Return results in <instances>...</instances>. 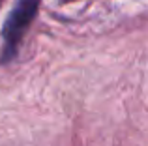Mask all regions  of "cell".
<instances>
[{
  "label": "cell",
  "instance_id": "1",
  "mask_svg": "<svg viewBox=\"0 0 148 146\" xmlns=\"http://www.w3.org/2000/svg\"><path fill=\"white\" fill-rule=\"evenodd\" d=\"M40 6V0H19L13 11L10 13L6 25H4V41H6V53H4V60H8L15 53L19 40L23 38L26 26L34 19Z\"/></svg>",
  "mask_w": 148,
  "mask_h": 146
}]
</instances>
